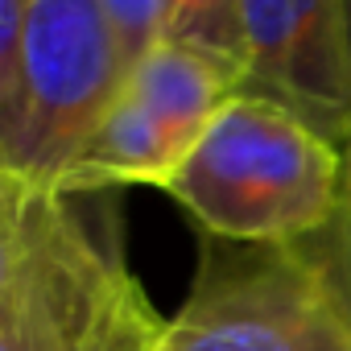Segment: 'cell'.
Instances as JSON below:
<instances>
[{"label":"cell","mask_w":351,"mask_h":351,"mask_svg":"<svg viewBox=\"0 0 351 351\" xmlns=\"http://www.w3.org/2000/svg\"><path fill=\"white\" fill-rule=\"evenodd\" d=\"M339 153H343V203H339V219L351 228V132L343 136Z\"/></svg>","instance_id":"12"},{"label":"cell","mask_w":351,"mask_h":351,"mask_svg":"<svg viewBox=\"0 0 351 351\" xmlns=\"http://www.w3.org/2000/svg\"><path fill=\"white\" fill-rule=\"evenodd\" d=\"M149 351H351V306L326 236L298 244L203 236L195 285Z\"/></svg>","instance_id":"2"},{"label":"cell","mask_w":351,"mask_h":351,"mask_svg":"<svg viewBox=\"0 0 351 351\" xmlns=\"http://www.w3.org/2000/svg\"><path fill=\"white\" fill-rule=\"evenodd\" d=\"M124 95H132L173 141L195 149L219 108L244 91V71L228 58L182 42H157L124 75Z\"/></svg>","instance_id":"7"},{"label":"cell","mask_w":351,"mask_h":351,"mask_svg":"<svg viewBox=\"0 0 351 351\" xmlns=\"http://www.w3.org/2000/svg\"><path fill=\"white\" fill-rule=\"evenodd\" d=\"M244 91L269 95L343 145L351 132V46L343 0H240Z\"/></svg>","instance_id":"5"},{"label":"cell","mask_w":351,"mask_h":351,"mask_svg":"<svg viewBox=\"0 0 351 351\" xmlns=\"http://www.w3.org/2000/svg\"><path fill=\"white\" fill-rule=\"evenodd\" d=\"M161 42H182L195 50H207L244 71L240 0H169Z\"/></svg>","instance_id":"8"},{"label":"cell","mask_w":351,"mask_h":351,"mask_svg":"<svg viewBox=\"0 0 351 351\" xmlns=\"http://www.w3.org/2000/svg\"><path fill=\"white\" fill-rule=\"evenodd\" d=\"M165 5L169 0H104L112 34H116V46H120V58H124V71L161 42Z\"/></svg>","instance_id":"10"},{"label":"cell","mask_w":351,"mask_h":351,"mask_svg":"<svg viewBox=\"0 0 351 351\" xmlns=\"http://www.w3.org/2000/svg\"><path fill=\"white\" fill-rule=\"evenodd\" d=\"M124 75L104 0H25L21 120L9 161L34 182L62 191L75 157L116 104Z\"/></svg>","instance_id":"3"},{"label":"cell","mask_w":351,"mask_h":351,"mask_svg":"<svg viewBox=\"0 0 351 351\" xmlns=\"http://www.w3.org/2000/svg\"><path fill=\"white\" fill-rule=\"evenodd\" d=\"M326 248H330V261H335V273L343 281V293H347V306H351V228L343 219H335L326 232Z\"/></svg>","instance_id":"11"},{"label":"cell","mask_w":351,"mask_h":351,"mask_svg":"<svg viewBox=\"0 0 351 351\" xmlns=\"http://www.w3.org/2000/svg\"><path fill=\"white\" fill-rule=\"evenodd\" d=\"M71 199L0 157V318L91 298L132 277Z\"/></svg>","instance_id":"4"},{"label":"cell","mask_w":351,"mask_h":351,"mask_svg":"<svg viewBox=\"0 0 351 351\" xmlns=\"http://www.w3.org/2000/svg\"><path fill=\"white\" fill-rule=\"evenodd\" d=\"M21 25L25 0H0V157L5 161L21 120Z\"/></svg>","instance_id":"9"},{"label":"cell","mask_w":351,"mask_h":351,"mask_svg":"<svg viewBox=\"0 0 351 351\" xmlns=\"http://www.w3.org/2000/svg\"><path fill=\"white\" fill-rule=\"evenodd\" d=\"M161 314L136 277L116 289L0 318V351H149Z\"/></svg>","instance_id":"6"},{"label":"cell","mask_w":351,"mask_h":351,"mask_svg":"<svg viewBox=\"0 0 351 351\" xmlns=\"http://www.w3.org/2000/svg\"><path fill=\"white\" fill-rule=\"evenodd\" d=\"M165 195L203 236L232 244H298L326 232L343 203V153L269 95H232Z\"/></svg>","instance_id":"1"},{"label":"cell","mask_w":351,"mask_h":351,"mask_svg":"<svg viewBox=\"0 0 351 351\" xmlns=\"http://www.w3.org/2000/svg\"><path fill=\"white\" fill-rule=\"evenodd\" d=\"M343 9H347V46H351V0H343Z\"/></svg>","instance_id":"13"}]
</instances>
